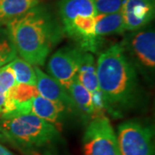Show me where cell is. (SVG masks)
Wrapping results in <instances>:
<instances>
[{
	"label": "cell",
	"mask_w": 155,
	"mask_h": 155,
	"mask_svg": "<svg viewBox=\"0 0 155 155\" xmlns=\"http://www.w3.org/2000/svg\"><path fill=\"white\" fill-rule=\"evenodd\" d=\"M60 139L58 127L32 114L0 118V142L17 151L48 147Z\"/></svg>",
	"instance_id": "cell-3"
},
{
	"label": "cell",
	"mask_w": 155,
	"mask_h": 155,
	"mask_svg": "<svg viewBox=\"0 0 155 155\" xmlns=\"http://www.w3.org/2000/svg\"><path fill=\"white\" fill-rule=\"evenodd\" d=\"M96 65L105 112L119 117L138 104L140 97L138 72L121 42L103 51Z\"/></svg>",
	"instance_id": "cell-1"
},
{
	"label": "cell",
	"mask_w": 155,
	"mask_h": 155,
	"mask_svg": "<svg viewBox=\"0 0 155 155\" xmlns=\"http://www.w3.org/2000/svg\"><path fill=\"white\" fill-rule=\"evenodd\" d=\"M6 31L17 55L35 67L44 65L65 35L53 14L39 5L11 21Z\"/></svg>",
	"instance_id": "cell-2"
},
{
	"label": "cell",
	"mask_w": 155,
	"mask_h": 155,
	"mask_svg": "<svg viewBox=\"0 0 155 155\" xmlns=\"http://www.w3.org/2000/svg\"><path fill=\"white\" fill-rule=\"evenodd\" d=\"M41 0H0V27L22 16L40 4Z\"/></svg>",
	"instance_id": "cell-14"
},
{
	"label": "cell",
	"mask_w": 155,
	"mask_h": 155,
	"mask_svg": "<svg viewBox=\"0 0 155 155\" xmlns=\"http://www.w3.org/2000/svg\"><path fill=\"white\" fill-rule=\"evenodd\" d=\"M84 54V51L77 45L65 46L56 50L48 62L47 69L49 75L68 91L77 78Z\"/></svg>",
	"instance_id": "cell-7"
},
{
	"label": "cell",
	"mask_w": 155,
	"mask_h": 155,
	"mask_svg": "<svg viewBox=\"0 0 155 155\" xmlns=\"http://www.w3.org/2000/svg\"><path fill=\"white\" fill-rule=\"evenodd\" d=\"M121 155H154V128L139 120H128L117 128Z\"/></svg>",
	"instance_id": "cell-4"
},
{
	"label": "cell",
	"mask_w": 155,
	"mask_h": 155,
	"mask_svg": "<svg viewBox=\"0 0 155 155\" xmlns=\"http://www.w3.org/2000/svg\"><path fill=\"white\" fill-rule=\"evenodd\" d=\"M125 31H135L147 26L154 17V0H123L121 7Z\"/></svg>",
	"instance_id": "cell-8"
},
{
	"label": "cell",
	"mask_w": 155,
	"mask_h": 155,
	"mask_svg": "<svg viewBox=\"0 0 155 155\" xmlns=\"http://www.w3.org/2000/svg\"><path fill=\"white\" fill-rule=\"evenodd\" d=\"M34 69L35 72V87L39 94L65 105L70 111L76 110L73 100L67 89L49 74L41 71L39 67L34 66Z\"/></svg>",
	"instance_id": "cell-10"
},
{
	"label": "cell",
	"mask_w": 155,
	"mask_h": 155,
	"mask_svg": "<svg viewBox=\"0 0 155 155\" xmlns=\"http://www.w3.org/2000/svg\"><path fill=\"white\" fill-rule=\"evenodd\" d=\"M47 147L43 148H27V149L19 150L18 152L22 155H54L48 151L44 150Z\"/></svg>",
	"instance_id": "cell-20"
},
{
	"label": "cell",
	"mask_w": 155,
	"mask_h": 155,
	"mask_svg": "<svg viewBox=\"0 0 155 155\" xmlns=\"http://www.w3.org/2000/svg\"><path fill=\"white\" fill-rule=\"evenodd\" d=\"M82 141L84 155H121L116 134L105 115L88 122Z\"/></svg>",
	"instance_id": "cell-6"
},
{
	"label": "cell",
	"mask_w": 155,
	"mask_h": 155,
	"mask_svg": "<svg viewBox=\"0 0 155 155\" xmlns=\"http://www.w3.org/2000/svg\"><path fill=\"white\" fill-rule=\"evenodd\" d=\"M0 155H17L9 149L3 143L0 142Z\"/></svg>",
	"instance_id": "cell-22"
},
{
	"label": "cell",
	"mask_w": 155,
	"mask_h": 155,
	"mask_svg": "<svg viewBox=\"0 0 155 155\" xmlns=\"http://www.w3.org/2000/svg\"><path fill=\"white\" fill-rule=\"evenodd\" d=\"M9 65L15 73L17 84H25L35 86V72L34 66L19 56L11 61Z\"/></svg>",
	"instance_id": "cell-16"
},
{
	"label": "cell",
	"mask_w": 155,
	"mask_h": 155,
	"mask_svg": "<svg viewBox=\"0 0 155 155\" xmlns=\"http://www.w3.org/2000/svg\"><path fill=\"white\" fill-rule=\"evenodd\" d=\"M129 60L137 72L152 76L155 69V31L153 28H144L132 31L121 42Z\"/></svg>",
	"instance_id": "cell-5"
},
{
	"label": "cell",
	"mask_w": 155,
	"mask_h": 155,
	"mask_svg": "<svg viewBox=\"0 0 155 155\" xmlns=\"http://www.w3.org/2000/svg\"><path fill=\"white\" fill-rule=\"evenodd\" d=\"M68 92L73 100L76 110L82 116L84 119L89 122L93 118L99 116L96 110L92 96L77 79H74L68 89Z\"/></svg>",
	"instance_id": "cell-13"
},
{
	"label": "cell",
	"mask_w": 155,
	"mask_h": 155,
	"mask_svg": "<svg viewBox=\"0 0 155 155\" xmlns=\"http://www.w3.org/2000/svg\"><path fill=\"white\" fill-rule=\"evenodd\" d=\"M77 79L92 96L97 115L99 116L105 115L103 95L100 91L97 75V65L94 57L91 53L84 52L83 61L78 72Z\"/></svg>",
	"instance_id": "cell-9"
},
{
	"label": "cell",
	"mask_w": 155,
	"mask_h": 155,
	"mask_svg": "<svg viewBox=\"0 0 155 155\" xmlns=\"http://www.w3.org/2000/svg\"><path fill=\"white\" fill-rule=\"evenodd\" d=\"M68 111L70 110L65 105L38 94L31 100L29 113L58 127L61 124L65 114Z\"/></svg>",
	"instance_id": "cell-11"
},
{
	"label": "cell",
	"mask_w": 155,
	"mask_h": 155,
	"mask_svg": "<svg viewBox=\"0 0 155 155\" xmlns=\"http://www.w3.org/2000/svg\"><path fill=\"white\" fill-rule=\"evenodd\" d=\"M59 13L62 27L67 26L78 17H96L93 0H61L59 4Z\"/></svg>",
	"instance_id": "cell-12"
},
{
	"label": "cell",
	"mask_w": 155,
	"mask_h": 155,
	"mask_svg": "<svg viewBox=\"0 0 155 155\" xmlns=\"http://www.w3.org/2000/svg\"><path fill=\"white\" fill-rule=\"evenodd\" d=\"M125 32L121 11L111 14H97L95 17V35L100 40L104 36Z\"/></svg>",
	"instance_id": "cell-15"
},
{
	"label": "cell",
	"mask_w": 155,
	"mask_h": 155,
	"mask_svg": "<svg viewBox=\"0 0 155 155\" xmlns=\"http://www.w3.org/2000/svg\"><path fill=\"white\" fill-rule=\"evenodd\" d=\"M17 84L15 73L9 63L0 67V87L5 91L6 94Z\"/></svg>",
	"instance_id": "cell-18"
},
{
	"label": "cell",
	"mask_w": 155,
	"mask_h": 155,
	"mask_svg": "<svg viewBox=\"0 0 155 155\" xmlns=\"http://www.w3.org/2000/svg\"><path fill=\"white\" fill-rule=\"evenodd\" d=\"M17 53L6 31L0 35V67L10 63L17 57Z\"/></svg>",
	"instance_id": "cell-17"
},
{
	"label": "cell",
	"mask_w": 155,
	"mask_h": 155,
	"mask_svg": "<svg viewBox=\"0 0 155 155\" xmlns=\"http://www.w3.org/2000/svg\"><path fill=\"white\" fill-rule=\"evenodd\" d=\"M123 0H93L97 14H111L121 10Z\"/></svg>",
	"instance_id": "cell-19"
},
{
	"label": "cell",
	"mask_w": 155,
	"mask_h": 155,
	"mask_svg": "<svg viewBox=\"0 0 155 155\" xmlns=\"http://www.w3.org/2000/svg\"><path fill=\"white\" fill-rule=\"evenodd\" d=\"M6 100H7V95L6 92L0 87V116H2L3 111L5 107Z\"/></svg>",
	"instance_id": "cell-21"
}]
</instances>
